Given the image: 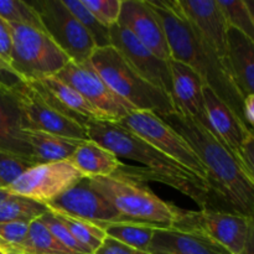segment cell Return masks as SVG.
<instances>
[{
	"instance_id": "5",
	"label": "cell",
	"mask_w": 254,
	"mask_h": 254,
	"mask_svg": "<svg viewBox=\"0 0 254 254\" xmlns=\"http://www.w3.org/2000/svg\"><path fill=\"white\" fill-rule=\"evenodd\" d=\"M89 62L107 86L136 111L159 117L176 112L173 98L144 79L113 46L96 49Z\"/></svg>"
},
{
	"instance_id": "10",
	"label": "cell",
	"mask_w": 254,
	"mask_h": 254,
	"mask_svg": "<svg viewBox=\"0 0 254 254\" xmlns=\"http://www.w3.org/2000/svg\"><path fill=\"white\" fill-rule=\"evenodd\" d=\"M56 77L76 89L92 107L106 116L109 122L118 123L124 117L136 111L107 86L89 61L84 64L69 61Z\"/></svg>"
},
{
	"instance_id": "24",
	"label": "cell",
	"mask_w": 254,
	"mask_h": 254,
	"mask_svg": "<svg viewBox=\"0 0 254 254\" xmlns=\"http://www.w3.org/2000/svg\"><path fill=\"white\" fill-rule=\"evenodd\" d=\"M24 134L25 140L31 148L32 156L37 164L69 160L79 144L84 141L30 129H25Z\"/></svg>"
},
{
	"instance_id": "38",
	"label": "cell",
	"mask_w": 254,
	"mask_h": 254,
	"mask_svg": "<svg viewBox=\"0 0 254 254\" xmlns=\"http://www.w3.org/2000/svg\"><path fill=\"white\" fill-rule=\"evenodd\" d=\"M241 161L254 183V134L251 133L246 139L241 151Z\"/></svg>"
},
{
	"instance_id": "17",
	"label": "cell",
	"mask_w": 254,
	"mask_h": 254,
	"mask_svg": "<svg viewBox=\"0 0 254 254\" xmlns=\"http://www.w3.org/2000/svg\"><path fill=\"white\" fill-rule=\"evenodd\" d=\"M118 25L126 27L144 46L164 61H170L168 39L154 10L146 0H122Z\"/></svg>"
},
{
	"instance_id": "23",
	"label": "cell",
	"mask_w": 254,
	"mask_h": 254,
	"mask_svg": "<svg viewBox=\"0 0 254 254\" xmlns=\"http://www.w3.org/2000/svg\"><path fill=\"white\" fill-rule=\"evenodd\" d=\"M69 161L86 178H107L123 166L112 151L89 139L79 144Z\"/></svg>"
},
{
	"instance_id": "7",
	"label": "cell",
	"mask_w": 254,
	"mask_h": 254,
	"mask_svg": "<svg viewBox=\"0 0 254 254\" xmlns=\"http://www.w3.org/2000/svg\"><path fill=\"white\" fill-rule=\"evenodd\" d=\"M118 124L153 145L168 158L207 181V173L197 154L161 117L151 112L134 111L121 119Z\"/></svg>"
},
{
	"instance_id": "3",
	"label": "cell",
	"mask_w": 254,
	"mask_h": 254,
	"mask_svg": "<svg viewBox=\"0 0 254 254\" xmlns=\"http://www.w3.org/2000/svg\"><path fill=\"white\" fill-rule=\"evenodd\" d=\"M146 2L154 10L163 26L171 60L192 68L202 79L203 84L210 87L235 112L236 116L251 128L245 117V98L238 91L230 69L189 21L179 0H146Z\"/></svg>"
},
{
	"instance_id": "19",
	"label": "cell",
	"mask_w": 254,
	"mask_h": 254,
	"mask_svg": "<svg viewBox=\"0 0 254 254\" xmlns=\"http://www.w3.org/2000/svg\"><path fill=\"white\" fill-rule=\"evenodd\" d=\"M203 99L213 134L230 153L241 161L243 144L254 130L248 128L210 87L203 86Z\"/></svg>"
},
{
	"instance_id": "13",
	"label": "cell",
	"mask_w": 254,
	"mask_h": 254,
	"mask_svg": "<svg viewBox=\"0 0 254 254\" xmlns=\"http://www.w3.org/2000/svg\"><path fill=\"white\" fill-rule=\"evenodd\" d=\"M109 36L111 46H113L144 79L171 97L173 81L169 61L155 56L129 30L121 25L116 24L109 27Z\"/></svg>"
},
{
	"instance_id": "14",
	"label": "cell",
	"mask_w": 254,
	"mask_h": 254,
	"mask_svg": "<svg viewBox=\"0 0 254 254\" xmlns=\"http://www.w3.org/2000/svg\"><path fill=\"white\" fill-rule=\"evenodd\" d=\"M46 206L52 212L81 218L94 225L123 221L118 211L92 186L89 178H83Z\"/></svg>"
},
{
	"instance_id": "25",
	"label": "cell",
	"mask_w": 254,
	"mask_h": 254,
	"mask_svg": "<svg viewBox=\"0 0 254 254\" xmlns=\"http://www.w3.org/2000/svg\"><path fill=\"white\" fill-rule=\"evenodd\" d=\"M12 254H73L49 231L40 220L29 225L24 241L14 248Z\"/></svg>"
},
{
	"instance_id": "2",
	"label": "cell",
	"mask_w": 254,
	"mask_h": 254,
	"mask_svg": "<svg viewBox=\"0 0 254 254\" xmlns=\"http://www.w3.org/2000/svg\"><path fill=\"white\" fill-rule=\"evenodd\" d=\"M193 149L207 173L216 205L227 212L254 218V183L241 161L211 131L175 112L161 117Z\"/></svg>"
},
{
	"instance_id": "22",
	"label": "cell",
	"mask_w": 254,
	"mask_h": 254,
	"mask_svg": "<svg viewBox=\"0 0 254 254\" xmlns=\"http://www.w3.org/2000/svg\"><path fill=\"white\" fill-rule=\"evenodd\" d=\"M230 71L243 98L254 94V44L236 27H228Z\"/></svg>"
},
{
	"instance_id": "21",
	"label": "cell",
	"mask_w": 254,
	"mask_h": 254,
	"mask_svg": "<svg viewBox=\"0 0 254 254\" xmlns=\"http://www.w3.org/2000/svg\"><path fill=\"white\" fill-rule=\"evenodd\" d=\"M22 114L12 89L0 88V151L34 161L31 148L25 140Z\"/></svg>"
},
{
	"instance_id": "29",
	"label": "cell",
	"mask_w": 254,
	"mask_h": 254,
	"mask_svg": "<svg viewBox=\"0 0 254 254\" xmlns=\"http://www.w3.org/2000/svg\"><path fill=\"white\" fill-rule=\"evenodd\" d=\"M64 6L71 11V14L79 21L83 29L91 35L96 44L97 49L99 47L111 46V36H109V27L102 25L83 5L82 0H62Z\"/></svg>"
},
{
	"instance_id": "18",
	"label": "cell",
	"mask_w": 254,
	"mask_h": 254,
	"mask_svg": "<svg viewBox=\"0 0 254 254\" xmlns=\"http://www.w3.org/2000/svg\"><path fill=\"white\" fill-rule=\"evenodd\" d=\"M173 98L176 112L191 119L213 134L203 99V82L197 73L186 64L170 60ZM215 135V134H213Z\"/></svg>"
},
{
	"instance_id": "41",
	"label": "cell",
	"mask_w": 254,
	"mask_h": 254,
	"mask_svg": "<svg viewBox=\"0 0 254 254\" xmlns=\"http://www.w3.org/2000/svg\"><path fill=\"white\" fill-rule=\"evenodd\" d=\"M241 254H254V218L251 220L247 241H246L245 248H243L242 253Z\"/></svg>"
},
{
	"instance_id": "6",
	"label": "cell",
	"mask_w": 254,
	"mask_h": 254,
	"mask_svg": "<svg viewBox=\"0 0 254 254\" xmlns=\"http://www.w3.org/2000/svg\"><path fill=\"white\" fill-rule=\"evenodd\" d=\"M11 32L10 67L24 82L56 76L71 60L42 30L9 24Z\"/></svg>"
},
{
	"instance_id": "45",
	"label": "cell",
	"mask_w": 254,
	"mask_h": 254,
	"mask_svg": "<svg viewBox=\"0 0 254 254\" xmlns=\"http://www.w3.org/2000/svg\"><path fill=\"white\" fill-rule=\"evenodd\" d=\"M143 254H149V253H143Z\"/></svg>"
},
{
	"instance_id": "43",
	"label": "cell",
	"mask_w": 254,
	"mask_h": 254,
	"mask_svg": "<svg viewBox=\"0 0 254 254\" xmlns=\"http://www.w3.org/2000/svg\"><path fill=\"white\" fill-rule=\"evenodd\" d=\"M7 195H9V192H7L5 189H0V203H1V201L4 200V198H6Z\"/></svg>"
},
{
	"instance_id": "30",
	"label": "cell",
	"mask_w": 254,
	"mask_h": 254,
	"mask_svg": "<svg viewBox=\"0 0 254 254\" xmlns=\"http://www.w3.org/2000/svg\"><path fill=\"white\" fill-rule=\"evenodd\" d=\"M0 17L7 24H19L45 31L39 14L27 1L0 0Z\"/></svg>"
},
{
	"instance_id": "31",
	"label": "cell",
	"mask_w": 254,
	"mask_h": 254,
	"mask_svg": "<svg viewBox=\"0 0 254 254\" xmlns=\"http://www.w3.org/2000/svg\"><path fill=\"white\" fill-rule=\"evenodd\" d=\"M230 26L240 30L254 44V20L245 0H217Z\"/></svg>"
},
{
	"instance_id": "4",
	"label": "cell",
	"mask_w": 254,
	"mask_h": 254,
	"mask_svg": "<svg viewBox=\"0 0 254 254\" xmlns=\"http://www.w3.org/2000/svg\"><path fill=\"white\" fill-rule=\"evenodd\" d=\"M92 186L118 211L123 221L155 228L175 226L183 208L156 196L141 179L119 169L107 178H89Z\"/></svg>"
},
{
	"instance_id": "1",
	"label": "cell",
	"mask_w": 254,
	"mask_h": 254,
	"mask_svg": "<svg viewBox=\"0 0 254 254\" xmlns=\"http://www.w3.org/2000/svg\"><path fill=\"white\" fill-rule=\"evenodd\" d=\"M84 128L89 140L108 149L117 158L130 159L143 164L150 173L140 170V168H129L130 170L127 171L123 166L122 171L141 180L151 178V180L166 184L192 198L201 210H215L216 201L207 181L168 158L130 130L116 122L108 121H91Z\"/></svg>"
},
{
	"instance_id": "34",
	"label": "cell",
	"mask_w": 254,
	"mask_h": 254,
	"mask_svg": "<svg viewBox=\"0 0 254 254\" xmlns=\"http://www.w3.org/2000/svg\"><path fill=\"white\" fill-rule=\"evenodd\" d=\"M88 11L106 27L118 22L122 0H82Z\"/></svg>"
},
{
	"instance_id": "46",
	"label": "cell",
	"mask_w": 254,
	"mask_h": 254,
	"mask_svg": "<svg viewBox=\"0 0 254 254\" xmlns=\"http://www.w3.org/2000/svg\"><path fill=\"white\" fill-rule=\"evenodd\" d=\"M253 134H254V131H253Z\"/></svg>"
},
{
	"instance_id": "27",
	"label": "cell",
	"mask_w": 254,
	"mask_h": 254,
	"mask_svg": "<svg viewBox=\"0 0 254 254\" xmlns=\"http://www.w3.org/2000/svg\"><path fill=\"white\" fill-rule=\"evenodd\" d=\"M49 211L46 205L19 195H9L0 203V222L31 223Z\"/></svg>"
},
{
	"instance_id": "28",
	"label": "cell",
	"mask_w": 254,
	"mask_h": 254,
	"mask_svg": "<svg viewBox=\"0 0 254 254\" xmlns=\"http://www.w3.org/2000/svg\"><path fill=\"white\" fill-rule=\"evenodd\" d=\"M54 213L68 228V231L76 238L77 242L83 246L91 254L102 245L103 240L107 237L106 232L94 223L88 222L86 220H81V218L72 217V216L64 215V213Z\"/></svg>"
},
{
	"instance_id": "11",
	"label": "cell",
	"mask_w": 254,
	"mask_h": 254,
	"mask_svg": "<svg viewBox=\"0 0 254 254\" xmlns=\"http://www.w3.org/2000/svg\"><path fill=\"white\" fill-rule=\"evenodd\" d=\"M252 218L226 211H181L175 228L195 230L225 247L231 254H241L247 241Z\"/></svg>"
},
{
	"instance_id": "15",
	"label": "cell",
	"mask_w": 254,
	"mask_h": 254,
	"mask_svg": "<svg viewBox=\"0 0 254 254\" xmlns=\"http://www.w3.org/2000/svg\"><path fill=\"white\" fill-rule=\"evenodd\" d=\"M180 7L203 41L230 69L227 19L217 0H179ZM231 72V71H230Z\"/></svg>"
},
{
	"instance_id": "32",
	"label": "cell",
	"mask_w": 254,
	"mask_h": 254,
	"mask_svg": "<svg viewBox=\"0 0 254 254\" xmlns=\"http://www.w3.org/2000/svg\"><path fill=\"white\" fill-rule=\"evenodd\" d=\"M37 165L21 156L0 151V189H7L17 178Z\"/></svg>"
},
{
	"instance_id": "26",
	"label": "cell",
	"mask_w": 254,
	"mask_h": 254,
	"mask_svg": "<svg viewBox=\"0 0 254 254\" xmlns=\"http://www.w3.org/2000/svg\"><path fill=\"white\" fill-rule=\"evenodd\" d=\"M97 226H99L108 237L114 238L118 242L124 243L144 253L148 250L154 236V231H155V227H151V226L127 222V221L97 223Z\"/></svg>"
},
{
	"instance_id": "37",
	"label": "cell",
	"mask_w": 254,
	"mask_h": 254,
	"mask_svg": "<svg viewBox=\"0 0 254 254\" xmlns=\"http://www.w3.org/2000/svg\"><path fill=\"white\" fill-rule=\"evenodd\" d=\"M11 45L10 25L0 17V59L4 60L7 64L11 59Z\"/></svg>"
},
{
	"instance_id": "39",
	"label": "cell",
	"mask_w": 254,
	"mask_h": 254,
	"mask_svg": "<svg viewBox=\"0 0 254 254\" xmlns=\"http://www.w3.org/2000/svg\"><path fill=\"white\" fill-rule=\"evenodd\" d=\"M22 82L24 81L15 73L10 64H7L4 60L0 59V88L12 89Z\"/></svg>"
},
{
	"instance_id": "35",
	"label": "cell",
	"mask_w": 254,
	"mask_h": 254,
	"mask_svg": "<svg viewBox=\"0 0 254 254\" xmlns=\"http://www.w3.org/2000/svg\"><path fill=\"white\" fill-rule=\"evenodd\" d=\"M29 231V223L0 222V251L11 253L24 241Z\"/></svg>"
},
{
	"instance_id": "36",
	"label": "cell",
	"mask_w": 254,
	"mask_h": 254,
	"mask_svg": "<svg viewBox=\"0 0 254 254\" xmlns=\"http://www.w3.org/2000/svg\"><path fill=\"white\" fill-rule=\"evenodd\" d=\"M138 250L129 247V246L124 245V243L118 242L114 238H111L107 236L103 240L102 245L97 248L92 254H143Z\"/></svg>"
},
{
	"instance_id": "40",
	"label": "cell",
	"mask_w": 254,
	"mask_h": 254,
	"mask_svg": "<svg viewBox=\"0 0 254 254\" xmlns=\"http://www.w3.org/2000/svg\"><path fill=\"white\" fill-rule=\"evenodd\" d=\"M243 107H245L246 121H247L248 126L254 130V94L246 97Z\"/></svg>"
},
{
	"instance_id": "44",
	"label": "cell",
	"mask_w": 254,
	"mask_h": 254,
	"mask_svg": "<svg viewBox=\"0 0 254 254\" xmlns=\"http://www.w3.org/2000/svg\"><path fill=\"white\" fill-rule=\"evenodd\" d=\"M0 254H11V253H6V252H4V251H0Z\"/></svg>"
},
{
	"instance_id": "8",
	"label": "cell",
	"mask_w": 254,
	"mask_h": 254,
	"mask_svg": "<svg viewBox=\"0 0 254 254\" xmlns=\"http://www.w3.org/2000/svg\"><path fill=\"white\" fill-rule=\"evenodd\" d=\"M39 14L45 32L76 64L88 62L97 49L91 35L64 5L62 0L27 1Z\"/></svg>"
},
{
	"instance_id": "20",
	"label": "cell",
	"mask_w": 254,
	"mask_h": 254,
	"mask_svg": "<svg viewBox=\"0 0 254 254\" xmlns=\"http://www.w3.org/2000/svg\"><path fill=\"white\" fill-rule=\"evenodd\" d=\"M145 253L149 254H231L195 230L184 228H155L151 242Z\"/></svg>"
},
{
	"instance_id": "42",
	"label": "cell",
	"mask_w": 254,
	"mask_h": 254,
	"mask_svg": "<svg viewBox=\"0 0 254 254\" xmlns=\"http://www.w3.org/2000/svg\"><path fill=\"white\" fill-rule=\"evenodd\" d=\"M246 1V5H247L248 10H250V12L252 14V17L254 20V0H245Z\"/></svg>"
},
{
	"instance_id": "33",
	"label": "cell",
	"mask_w": 254,
	"mask_h": 254,
	"mask_svg": "<svg viewBox=\"0 0 254 254\" xmlns=\"http://www.w3.org/2000/svg\"><path fill=\"white\" fill-rule=\"evenodd\" d=\"M39 220L49 228L50 232L59 240V242H61L67 250L71 251L73 254H91L83 246L77 242V240L72 236L68 228L61 222V220L52 211L49 210Z\"/></svg>"
},
{
	"instance_id": "12",
	"label": "cell",
	"mask_w": 254,
	"mask_h": 254,
	"mask_svg": "<svg viewBox=\"0 0 254 254\" xmlns=\"http://www.w3.org/2000/svg\"><path fill=\"white\" fill-rule=\"evenodd\" d=\"M22 114V127L64 138L88 140L83 126L50 107L26 82L12 88Z\"/></svg>"
},
{
	"instance_id": "9",
	"label": "cell",
	"mask_w": 254,
	"mask_h": 254,
	"mask_svg": "<svg viewBox=\"0 0 254 254\" xmlns=\"http://www.w3.org/2000/svg\"><path fill=\"white\" fill-rule=\"evenodd\" d=\"M83 178L86 176L69 160L37 164L25 171L5 190L11 195L24 196L47 205Z\"/></svg>"
},
{
	"instance_id": "16",
	"label": "cell",
	"mask_w": 254,
	"mask_h": 254,
	"mask_svg": "<svg viewBox=\"0 0 254 254\" xmlns=\"http://www.w3.org/2000/svg\"><path fill=\"white\" fill-rule=\"evenodd\" d=\"M26 83L55 111L81 126L84 127L91 121H108L106 116L92 107L76 89L59 77H42Z\"/></svg>"
}]
</instances>
